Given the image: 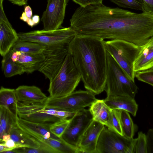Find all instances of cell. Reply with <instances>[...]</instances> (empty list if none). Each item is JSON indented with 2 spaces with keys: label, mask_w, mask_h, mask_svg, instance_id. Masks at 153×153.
I'll list each match as a JSON object with an SVG mask.
<instances>
[{
  "label": "cell",
  "mask_w": 153,
  "mask_h": 153,
  "mask_svg": "<svg viewBox=\"0 0 153 153\" xmlns=\"http://www.w3.org/2000/svg\"><path fill=\"white\" fill-rule=\"evenodd\" d=\"M77 34L103 39H120L135 45L148 32L149 21L144 13H138L102 3L77 8L70 20Z\"/></svg>",
  "instance_id": "obj_1"
},
{
  "label": "cell",
  "mask_w": 153,
  "mask_h": 153,
  "mask_svg": "<svg viewBox=\"0 0 153 153\" xmlns=\"http://www.w3.org/2000/svg\"><path fill=\"white\" fill-rule=\"evenodd\" d=\"M104 41L99 37L77 34L68 46V52L85 88L95 95L105 91L106 86L107 52Z\"/></svg>",
  "instance_id": "obj_2"
},
{
  "label": "cell",
  "mask_w": 153,
  "mask_h": 153,
  "mask_svg": "<svg viewBox=\"0 0 153 153\" xmlns=\"http://www.w3.org/2000/svg\"><path fill=\"white\" fill-rule=\"evenodd\" d=\"M81 80L72 56L68 52L59 72L50 81L49 97L58 98L68 95L74 91Z\"/></svg>",
  "instance_id": "obj_3"
},
{
  "label": "cell",
  "mask_w": 153,
  "mask_h": 153,
  "mask_svg": "<svg viewBox=\"0 0 153 153\" xmlns=\"http://www.w3.org/2000/svg\"><path fill=\"white\" fill-rule=\"evenodd\" d=\"M107 71L105 91L107 96H121L134 98L137 87L112 56L107 52Z\"/></svg>",
  "instance_id": "obj_4"
},
{
  "label": "cell",
  "mask_w": 153,
  "mask_h": 153,
  "mask_svg": "<svg viewBox=\"0 0 153 153\" xmlns=\"http://www.w3.org/2000/svg\"><path fill=\"white\" fill-rule=\"evenodd\" d=\"M107 52L114 59L128 77L134 81V63L140 50L130 43L120 39L104 41Z\"/></svg>",
  "instance_id": "obj_5"
},
{
  "label": "cell",
  "mask_w": 153,
  "mask_h": 153,
  "mask_svg": "<svg viewBox=\"0 0 153 153\" xmlns=\"http://www.w3.org/2000/svg\"><path fill=\"white\" fill-rule=\"evenodd\" d=\"M18 33L21 39L37 43L46 46L69 44L77 34L70 27L52 30H35Z\"/></svg>",
  "instance_id": "obj_6"
},
{
  "label": "cell",
  "mask_w": 153,
  "mask_h": 153,
  "mask_svg": "<svg viewBox=\"0 0 153 153\" xmlns=\"http://www.w3.org/2000/svg\"><path fill=\"white\" fill-rule=\"evenodd\" d=\"M97 99L95 95L90 92L79 90L63 97L54 98L48 97L45 105L47 107L76 112L90 107Z\"/></svg>",
  "instance_id": "obj_7"
},
{
  "label": "cell",
  "mask_w": 153,
  "mask_h": 153,
  "mask_svg": "<svg viewBox=\"0 0 153 153\" xmlns=\"http://www.w3.org/2000/svg\"><path fill=\"white\" fill-rule=\"evenodd\" d=\"M57 109L47 107L45 104H25L17 102L16 112L19 118L27 121L51 124L60 120L55 116Z\"/></svg>",
  "instance_id": "obj_8"
},
{
  "label": "cell",
  "mask_w": 153,
  "mask_h": 153,
  "mask_svg": "<svg viewBox=\"0 0 153 153\" xmlns=\"http://www.w3.org/2000/svg\"><path fill=\"white\" fill-rule=\"evenodd\" d=\"M132 139H129L105 127L98 140L97 153H129Z\"/></svg>",
  "instance_id": "obj_9"
},
{
  "label": "cell",
  "mask_w": 153,
  "mask_h": 153,
  "mask_svg": "<svg viewBox=\"0 0 153 153\" xmlns=\"http://www.w3.org/2000/svg\"><path fill=\"white\" fill-rule=\"evenodd\" d=\"M69 44L47 46L44 51L45 59L38 71L50 81L60 70L68 54Z\"/></svg>",
  "instance_id": "obj_10"
},
{
  "label": "cell",
  "mask_w": 153,
  "mask_h": 153,
  "mask_svg": "<svg viewBox=\"0 0 153 153\" xmlns=\"http://www.w3.org/2000/svg\"><path fill=\"white\" fill-rule=\"evenodd\" d=\"M92 120L89 109L84 108L77 111L71 118L70 122L61 138L68 144L77 148L81 137Z\"/></svg>",
  "instance_id": "obj_11"
},
{
  "label": "cell",
  "mask_w": 153,
  "mask_h": 153,
  "mask_svg": "<svg viewBox=\"0 0 153 153\" xmlns=\"http://www.w3.org/2000/svg\"><path fill=\"white\" fill-rule=\"evenodd\" d=\"M69 0H47L46 10L42 14L41 21L43 30H52L62 28L65 10Z\"/></svg>",
  "instance_id": "obj_12"
},
{
  "label": "cell",
  "mask_w": 153,
  "mask_h": 153,
  "mask_svg": "<svg viewBox=\"0 0 153 153\" xmlns=\"http://www.w3.org/2000/svg\"><path fill=\"white\" fill-rule=\"evenodd\" d=\"M0 0V54L3 57L8 53L19 39L4 12L3 2Z\"/></svg>",
  "instance_id": "obj_13"
},
{
  "label": "cell",
  "mask_w": 153,
  "mask_h": 153,
  "mask_svg": "<svg viewBox=\"0 0 153 153\" xmlns=\"http://www.w3.org/2000/svg\"><path fill=\"white\" fill-rule=\"evenodd\" d=\"M105 127L103 124L93 120L79 140L77 146L79 153H97L98 140Z\"/></svg>",
  "instance_id": "obj_14"
},
{
  "label": "cell",
  "mask_w": 153,
  "mask_h": 153,
  "mask_svg": "<svg viewBox=\"0 0 153 153\" xmlns=\"http://www.w3.org/2000/svg\"><path fill=\"white\" fill-rule=\"evenodd\" d=\"M12 51L11 58L13 60L22 68L25 73L28 74L38 71L45 59L43 53L32 54Z\"/></svg>",
  "instance_id": "obj_15"
},
{
  "label": "cell",
  "mask_w": 153,
  "mask_h": 153,
  "mask_svg": "<svg viewBox=\"0 0 153 153\" xmlns=\"http://www.w3.org/2000/svg\"><path fill=\"white\" fill-rule=\"evenodd\" d=\"M17 102L25 104H45L48 97L35 86L21 85L15 89Z\"/></svg>",
  "instance_id": "obj_16"
},
{
  "label": "cell",
  "mask_w": 153,
  "mask_h": 153,
  "mask_svg": "<svg viewBox=\"0 0 153 153\" xmlns=\"http://www.w3.org/2000/svg\"><path fill=\"white\" fill-rule=\"evenodd\" d=\"M89 110L93 120L97 121L112 130V110L104 100L97 99L90 106Z\"/></svg>",
  "instance_id": "obj_17"
},
{
  "label": "cell",
  "mask_w": 153,
  "mask_h": 153,
  "mask_svg": "<svg viewBox=\"0 0 153 153\" xmlns=\"http://www.w3.org/2000/svg\"><path fill=\"white\" fill-rule=\"evenodd\" d=\"M105 102L111 109L125 110L135 117L138 109V105L134 98L121 96H107L104 100Z\"/></svg>",
  "instance_id": "obj_18"
},
{
  "label": "cell",
  "mask_w": 153,
  "mask_h": 153,
  "mask_svg": "<svg viewBox=\"0 0 153 153\" xmlns=\"http://www.w3.org/2000/svg\"><path fill=\"white\" fill-rule=\"evenodd\" d=\"M134 66L135 73L149 69L153 67V36L146 45L140 48Z\"/></svg>",
  "instance_id": "obj_19"
},
{
  "label": "cell",
  "mask_w": 153,
  "mask_h": 153,
  "mask_svg": "<svg viewBox=\"0 0 153 153\" xmlns=\"http://www.w3.org/2000/svg\"><path fill=\"white\" fill-rule=\"evenodd\" d=\"M17 124L33 132L44 137L51 138L59 140H62L61 138L57 137L51 132L50 126L51 124L30 122L20 118L18 116Z\"/></svg>",
  "instance_id": "obj_20"
},
{
  "label": "cell",
  "mask_w": 153,
  "mask_h": 153,
  "mask_svg": "<svg viewBox=\"0 0 153 153\" xmlns=\"http://www.w3.org/2000/svg\"><path fill=\"white\" fill-rule=\"evenodd\" d=\"M46 47L45 46L37 43L19 39L11 49L13 51L36 55L43 54Z\"/></svg>",
  "instance_id": "obj_21"
},
{
  "label": "cell",
  "mask_w": 153,
  "mask_h": 153,
  "mask_svg": "<svg viewBox=\"0 0 153 153\" xmlns=\"http://www.w3.org/2000/svg\"><path fill=\"white\" fill-rule=\"evenodd\" d=\"M9 134L11 139L16 143L25 145L27 147L42 149L40 144L19 127L17 124L11 128Z\"/></svg>",
  "instance_id": "obj_22"
},
{
  "label": "cell",
  "mask_w": 153,
  "mask_h": 153,
  "mask_svg": "<svg viewBox=\"0 0 153 153\" xmlns=\"http://www.w3.org/2000/svg\"><path fill=\"white\" fill-rule=\"evenodd\" d=\"M11 49L5 55L1 61V68L5 76L10 77L17 75H20L24 71L22 68L11 58Z\"/></svg>",
  "instance_id": "obj_23"
},
{
  "label": "cell",
  "mask_w": 153,
  "mask_h": 153,
  "mask_svg": "<svg viewBox=\"0 0 153 153\" xmlns=\"http://www.w3.org/2000/svg\"><path fill=\"white\" fill-rule=\"evenodd\" d=\"M17 115L8 107L0 105V120L4 134H9L11 128L17 124Z\"/></svg>",
  "instance_id": "obj_24"
},
{
  "label": "cell",
  "mask_w": 153,
  "mask_h": 153,
  "mask_svg": "<svg viewBox=\"0 0 153 153\" xmlns=\"http://www.w3.org/2000/svg\"><path fill=\"white\" fill-rule=\"evenodd\" d=\"M119 117L123 136L129 139L133 138L136 128L129 113L119 109Z\"/></svg>",
  "instance_id": "obj_25"
},
{
  "label": "cell",
  "mask_w": 153,
  "mask_h": 153,
  "mask_svg": "<svg viewBox=\"0 0 153 153\" xmlns=\"http://www.w3.org/2000/svg\"><path fill=\"white\" fill-rule=\"evenodd\" d=\"M17 103L15 89L1 86L0 90V105L7 106L16 112Z\"/></svg>",
  "instance_id": "obj_26"
},
{
  "label": "cell",
  "mask_w": 153,
  "mask_h": 153,
  "mask_svg": "<svg viewBox=\"0 0 153 153\" xmlns=\"http://www.w3.org/2000/svg\"><path fill=\"white\" fill-rule=\"evenodd\" d=\"M71 118L60 120L51 124L50 126L51 132L57 137L61 138L68 127Z\"/></svg>",
  "instance_id": "obj_27"
},
{
  "label": "cell",
  "mask_w": 153,
  "mask_h": 153,
  "mask_svg": "<svg viewBox=\"0 0 153 153\" xmlns=\"http://www.w3.org/2000/svg\"><path fill=\"white\" fill-rule=\"evenodd\" d=\"M119 6L143 11V0H109Z\"/></svg>",
  "instance_id": "obj_28"
},
{
  "label": "cell",
  "mask_w": 153,
  "mask_h": 153,
  "mask_svg": "<svg viewBox=\"0 0 153 153\" xmlns=\"http://www.w3.org/2000/svg\"><path fill=\"white\" fill-rule=\"evenodd\" d=\"M135 153H147V143L146 134L142 131L138 133L136 145Z\"/></svg>",
  "instance_id": "obj_29"
},
{
  "label": "cell",
  "mask_w": 153,
  "mask_h": 153,
  "mask_svg": "<svg viewBox=\"0 0 153 153\" xmlns=\"http://www.w3.org/2000/svg\"><path fill=\"white\" fill-rule=\"evenodd\" d=\"M135 77L139 81L151 85L153 87V69L138 71Z\"/></svg>",
  "instance_id": "obj_30"
},
{
  "label": "cell",
  "mask_w": 153,
  "mask_h": 153,
  "mask_svg": "<svg viewBox=\"0 0 153 153\" xmlns=\"http://www.w3.org/2000/svg\"><path fill=\"white\" fill-rule=\"evenodd\" d=\"M119 109L112 110V125L113 130L123 135L119 117Z\"/></svg>",
  "instance_id": "obj_31"
},
{
  "label": "cell",
  "mask_w": 153,
  "mask_h": 153,
  "mask_svg": "<svg viewBox=\"0 0 153 153\" xmlns=\"http://www.w3.org/2000/svg\"><path fill=\"white\" fill-rule=\"evenodd\" d=\"M13 150L17 153H47L46 151L41 149L27 147L17 148Z\"/></svg>",
  "instance_id": "obj_32"
},
{
  "label": "cell",
  "mask_w": 153,
  "mask_h": 153,
  "mask_svg": "<svg viewBox=\"0 0 153 153\" xmlns=\"http://www.w3.org/2000/svg\"><path fill=\"white\" fill-rule=\"evenodd\" d=\"M146 136L147 153H153V129H149Z\"/></svg>",
  "instance_id": "obj_33"
},
{
  "label": "cell",
  "mask_w": 153,
  "mask_h": 153,
  "mask_svg": "<svg viewBox=\"0 0 153 153\" xmlns=\"http://www.w3.org/2000/svg\"><path fill=\"white\" fill-rule=\"evenodd\" d=\"M76 4L83 7L87 6L102 3L103 0H72Z\"/></svg>",
  "instance_id": "obj_34"
},
{
  "label": "cell",
  "mask_w": 153,
  "mask_h": 153,
  "mask_svg": "<svg viewBox=\"0 0 153 153\" xmlns=\"http://www.w3.org/2000/svg\"><path fill=\"white\" fill-rule=\"evenodd\" d=\"M143 12L153 15V0H143Z\"/></svg>",
  "instance_id": "obj_35"
},
{
  "label": "cell",
  "mask_w": 153,
  "mask_h": 153,
  "mask_svg": "<svg viewBox=\"0 0 153 153\" xmlns=\"http://www.w3.org/2000/svg\"><path fill=\"white\" fill-rule=\"evenodd\" d=\"M5 146L11 148L13 150L17 148L27 147L24 145L15 142L11 139H10L6 142L3 143Z\"/></svg>",
  "instance_id": "obj_36"
},
{
  "label": "cell",
  "mask_w": 153,
  "mask_h": 153,
  "mask_svg": "<svg viewBox=\"0 0 153 153\" xmlns=\"http://www.w3.org/2000/svg\"><path fill=\"white\" fill-rule=\"evenodd\" d=\"M24 12L28 19H32V12L31 7L29 6H26L25 7Z\"/></svg>",
  "instance_id": "obj_37"
},
{
  "label": "cell",
  "mask_w": 153,
  "mask_h": 153,
  "mask_svg": "<svg viewBox=\"0 0 153 153\" xmlns=\"http://www.w3.org/2000/svg\"><path fill=\"white\" fill-rule=\"evenodd\" d=\"M14 4L22 6L27 4V0H8Z\"/></svg>",
  "instance_id": "obj_38"
},
{
  "label": "cell",
  "mask_w": 153,
  "mask_h": 153,
  "mask_svg": "<svg viewBox=\"0 0 153 153\" xmlns=\"http://www.w3.org/2000/svg\"><path fill=\"white\" fill-rule=\"evenodd\" d=\"M11 138V135L10 134H4L1 138L0 139V143H3Z\"/></svg>",
  "instance_id": "obj_39"
},
{
  "label": "cell",
  "mask_w": 153,
  "mask_h": 153,
  "mask_svg": "<svg viewBox=\"0 0 153 153\" xmlns=\"http://www.w3.org/2000/svg\"><path fill=\"white\" fill-rule=\"evenodd\" d=\"M13 149L10 148L8 147L4 146L3 143L0 144V152L3 153L4 152L10 151L12 150Z\"/></svg>",
  "instance_id": "obj_40"
},
{
  "label": "cell",
  "mask_w": 153,
  "mask_h": 153,
  "mask_svg": "<svg viewBox=\"0 0 153 153\" xmlns=\"http://www.w3.org/2000/svg\"><path fill=\"white\" fill-rule=\"evenodd\" d=\"M32 19L35 25L38 24L40 21L39 16L37 15H34L32 18Z\"/></svg>",
  "instance_id": "obj_41"
},
{
  "label": "cell",
  "mask_w": 153,
  "mask_h": 153,
  "mask_svg": "<svg viewBox=\"0 0 153 153\" xmlns=\"http://www.w3.org/2000/svg\"><path fill=\"white\" fill-rule=\"evenodd\" d=\"M20 19L26 22H27L28 19L24 12H22L21 16L20 17Z\"/></svg>",
  "instance_id": "obj_42"
},
{
  "label": "cell",
  "mask_w": 153,
  "mask_h": 153,
  "mask_svg": "<svg viewBox=\"0 0 153 153\" xmlns=\"http://www.w3.org/2000/svg\"><path fill=\"white\" fill-rule=\"evenodd\" d=\"M26 23L28 25L31 27H33V26H35V25L32 19H28Z\"/></svg>",
  "instance_id": "obj_43"
},
{
  "label": "cell",
  "mask_w": 153,
  "mask_h": 153,
  "mask_svg": "<svg viewBox=\"0 0 153 153\" xmlns=\"http://www.w3.org/2000/svg\"><path fill=\"white\" fill-rule=\"evenodd\" d=\"M4 134L3 128L1 125L0 124V139L1 138L3 135Z\"/></svg>",
  "instance_id": "obj_44"
},
{
  "label": "cell",
  "mask_w": 153,
  "mask_h": 153,
  "mask_svg": "<svg viewBox=\"0 0 153 153\" xmlns=\"http://www.w3.org/2000/svg\"><path fill=\"white\" fill-rule=\"evenodd\" d=\"M4 153H16L15 151L13 150H10L4 152H3Z\"/></svg>",
  "instance_id": "obj_45"
},
{
  "label": "cell",
  "mask_w": 153,
  "mask_h": 153,
  "mask_svg": "<svg viewBox=\"0 0 153 153\" xmlns=\"http://www.w3.org/2000/svg\"><path fill=\"white\" fill-rule=\"evenodd\" d=\"M150 69H153V67H152V68H151Z\"/></svg>",
  "instance_id": "obj_46"
}]
</instances>
